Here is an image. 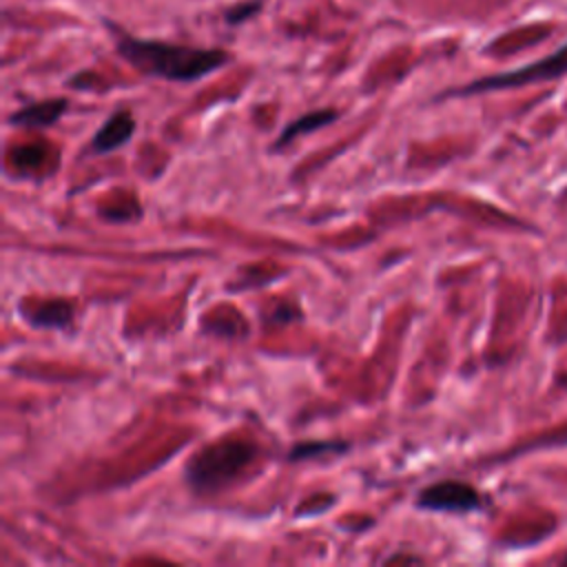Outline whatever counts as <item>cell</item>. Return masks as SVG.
Returning a JSON list of instances; mask_svg holds the SVG:
<instances>
[{"label": "cell", "mask_w": 567, "mask_h": 567, "mask_svg": "<svg viewBox=\"0 0 567 567\" xmlns=\"http://www.w3.org/2000/svg\"><path fill=\"white\" fill-rule=\"evenodd\" d=\"M115 47L117 53L140 73L173 82L202 80L226 66L230 60L221 49H195L159 40H140L126 33H117Z\"/></svg>", "instance_id": "1"}, {"label": "cell", "mask_w": 567, "mask_h": 567, "mask_svg": "<svg viewBox=\"0 0 567 567\" xmlns=\"http://www.w3.org/2000/svg\"><path fill=\"white\" fill-rule=\"evenodd\" d=\"M257 447L246 441H217L193 454L184 467L193 492L206 494L228 485L255 458Z\"/></svg>", "instance_id": "2"}, {"label": "cell", "mask_w": 567, "mask_h": 567, "mask_svg": "<svg viewBox=\"0 0 567 567\" xmlns=\"http://www.w3.org/2000/svg\"><path fill=\"white\" fill-rule=\"evenodd\" d=\"M567 75V44L558 51H554L551 55L527 64L523 69H514L507 73H498V75H489V78H481L463 89H454L447 91V95H474V93H483V91H498V89H514V86H523V84H532V82H543V80H554Z\"/></svg>", "instance_id": "3"}, {"label": "cell", "mask_w": 567, "mask_h": 567, "mask_svg": "<svg viewBox=\"0 0 567 567\" xmlns=\"http://www.w3.org/2000/svg\"><path fill=\"white\" fill-rule=\"evenodd\" d=\"M414 505L419 509H427V512H450V514H470L483 507V498L481 494L463 483V481H439L434 485L423 487L416 498Z\"/></svg>", "instance_id": "4"}, {"label": "cell", "mask_w": 567, "mask_h": 567, "mask_svg": "<svg viewBox=\"0 0 567 567\" xmlns=\"http://www.w3.org/2000/svg\"><path fill=\"white\" fill-rule=\"evenodd\" d=\"M75 306L69 299H38L20 303V317L38 330H69Z\"/></svg>", "instance_id": "5"}, {"label": "cell", "mask_w": 567, "mask_h": 567, "mask_svg": "<svg viewBox=\"0 0 567 567\" xmlns=\"http://www.w3.org/2000/svg\"><path fill=\"white\" fill-rule=\"evenodd\" d=\"M135 133V120L126 109L115 111L106 122L95 131L89 144L91 155H106L122 148Z\"/></svg>", "instance_id": "6"}, {"label": "cell", "mask_w": 567, "mask_h": 567, "mask_svg": "<svg viewBox=\"0 0 567 567\" xmlns=\"http://www.w3.org/2000/svg\"><path fill=\"white\" fill-rule=\"evenodd\" d=\"M69 109V102L64 97H51V100H40L33 102L20 111H16L9 117V124L13 126H24V128H47L55 124Z\"/></svg>", "instance_id": "7"}, {"label": "cell", "mask_w": 567, "mask_h": 567, "mask_svg": "<svg viewBox=\"0 0 567 567\" xmlns=\"http://www.w3.org/2000/svg\"><path fill=\"white\" fill-rule=\"evenodd\" d=\"M337 115H339V113L332 111V109H321V111H310V113H303L301 117H295V120L288 122L286 128L279 133V137L275 140L272 148H275V151H277V148H284V146H288L295 137L308 135V133H312V131H319V128L328 126L330 122L337 120Z\"/></svg>", "instance_id": "8"}, {"label": "cell", "mask_w": 567, "mask_h": 567, "mask_svg": "<svg viewBox=\"0 0 567 567\" xmlns=\"http://www.w3.org/2000/svg\"><path fill=\"white\" fill-rule=\"evenodd\" d=\"M341 452H348V443L343 441H303L290 447L288 461H310L315 456L341 454Z\"/></svg>", "instance_id": "9"}, {"label": "cell", "mask_w": 567, "mask_h": 567, "mask_svg": "<svg viewBox=\"0 0 567 567\" xmlns=\"http://www.w3.org/2000/svg\"><path fill=\"white\" fill-rule=\"evenodd\" d=\"M259 9H261V0H250V2L237 4V7H233V9L226 13V22L233 24V27H235V24H241V22H246L248 18L257 16Z\"/></svg>", "instance_id": "10"}, {"label": "cell", "mask_w": 567, "mask_h": 567, "mask_svg": "<svg viewBox=\"0 0 567 567\" xmlns=\"http://www.w3.org/2000/svg\"><path fill=\"white\" fill-rule=\"evenodd\" d=\"M563 445H567V425L560 427V430H556V432H549L547 436L538 439V441H536L534 445H529V447H563Z\"/></svg>", "instance_id": "11"}]
</instances>
